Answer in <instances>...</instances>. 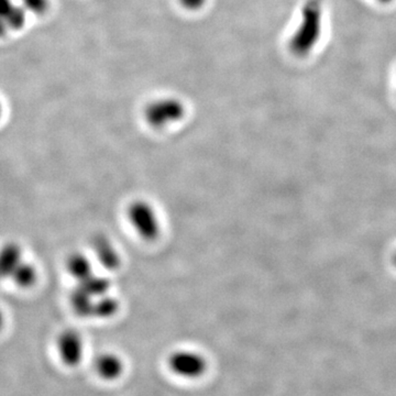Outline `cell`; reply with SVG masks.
I'll use <instances>...</instances> for the list:
<instances>
[{"instance_id":"obj_1","label":"cell","mask_w":396,"mask_h":396,"mask_svg":"<svg viewBox=\"0 0 396 396\" xmlns=\"http://www.w3.org/2000/svg\"><path fill=\"white\" fill-rule=\"evenodd\" d=\"M324 23V0H305L301 8L300 21L287 43L293 57L306 59L314 52L322 40Z\"/></svg>"},{"instance_id":"obj_2","label":"cell","mask_w":396,"mask_h":396,"mask_svg":"<svg viewBox=\"0 0 396 396\" xmlns=\"http://www.w3.org/2000/svg\"><path fill=\"white\" fill-rule=\"evenodd\" d=\"M127 219L132 231L146 243L158 240L161 235V221L158 211L146 199H134L127 207Z\"/></svg>"},{"instance_id":"obj_3","label":"cell","mask_w":396,"mask_h":396,"mask_svg":"<svg viewBox=\"0 0 396 396\" xmlns=\"http://www.w3.org/2000/svg\"><path fill=\"white\" fill-rule=\"evenodd\" d=\"M185 112V106L180 99L165 97L150 103L144 108V117L152 128L164 129L181 122Z\"/></svg>"},{"instance_id":"obj_4","label":"cell","mask_w":396,"mask_h":396,"mask_svg":"<svg viewBox=\"0 0 396 396\" xmlns=\"http://www.w3.org/2000/svg\"><path fill=\"white\" fill-rule=\"evenodd\" d=\"M168 366L176 375L185 379H198L207 371V360L193 350H176L170 354Z\"/></svg>"},{"instance_id":"obj_5","label":"cell","mask_w":396,"mask_h":396,"mask_svg":"<svg viewBox=\"0 0 396 396\" xmlns=\"http://www.w3.org/2000/svg\"><path fill=\"white\" fill-rule=\"evenodd\" d=\"M57 349L61 361L69 368H75L82 362L84 356L82 336L76 330H64L57 337Z\"/></svg>"},{"instance_id":"obj_6","label":"cell","mask_w":396,"mask_h":396,"mask_svg":"<svg viewBox=\"0 0 396 396\" xmlns=\"http://www.w3.org/2000/svg\"><path fill=\"white\" fill-rule=\"evenodd\" d=\"M93 251L97 262L107 271H116L122 267V255L115 243L106 235H97L93 240Z\"/></svg>"},{"instance_id":"obj_7","label":"cell","mask_w":396,"mask_h":396,"mask_svg":"<svg viewBox=\"0 0 396 396\" xmlns=\"http://www.w3.org/2000/svg\"><path fill=\"white\" fill-rule=\"evenodd\" d=\"M124 361L115 354H100L95 361V370L100 378L107 381H114L124 373Z\"/></svg>"},{"instance_id":"obj_8","label":"cell","mask_w":396,"mask_h":396,"mask_svg":"<svg viewBox=\"0 0 396 396\" xmlns=\"http://www.w3.org/2000/svg\"><path fill=\"white\" fill-rule=\"evenodd\" d=\"M67 273L77 283L86 280L87 277L94 274V267L88 255L83 252H73L67 257L65 262Z\"/></svg>"},{"instance_id":"obj_9","label":"cell","mask_w":396,"mask_h":396,"mask_svg":"<svg viewBox=\"0 0 396 396\" xmlns=\"http://www.w3.org/2000/svg\"><path fill=\"white\" fill-rule=\"evenodd\" d=\"M69 305L73 312L81 318H93L96 298L79 286L78 284L69 293Z\"/></svg>"},{"instance_id":"obj_10","label":"cell","mask_w":396,"mask_h":396,"mask_svg":"<svg viewBox=\"0 0 396 396\" xmlns=\"http://www.w3.org/2000/svg\"><path fill=\"white\" fill-rule=\"evenodd\" d=\"M28 11L13 0H1V18L8 29L19 30L27 23Z\"/></svg>"},{"instance_id":"obj_11","label":"cell","mask_w":396,"mask_h":396,"mask_svg":"<svg viewBox=\"0 0 396 396\" xmlns=\"http://www.w3.org/2000/svg\"><path fill=\"white\" fill-rule=\"evenodd\" d=\"M25 261L23 249L18 243H9L4 245L0 255V272L4 277H9L16 269Z\"/></svg>"},{"instance_id":"obj_12","label":"cell","mask_w":396,"mask_h":396,"mask_svg":"<svg viewBox=\"0 0 396 396\" xmlns=\"http://www.w3.org/2000/svg\"><path fill=\"white\" fill-rule=\"evenodd\" d=\"M119 310H120V303L116 297L109 293L104 296L97 297L93 310V318H99V320L112 318L116 316Z\"/></svg>"},{"instance_id":"obj_13","label":"cell","mask_w":396,"mask_h":396,"mask_svg":"<svg viewBox=\"0 0 396 396\" xmlns=\"http://www.w3.org/2000/svg\"><path fill=\"white\" fill-rule=\"evenodd\" d=\"M77 284L82 286L86 292H88L95 298L109 294L110 289H112L110 279L105 276V275L97 274V273H94V274L87 277L86 280L78 282Z\"/></svg>"},{"instance_id":"obj_14","label":"cell","mask_w":396,"mask_h":396,"mask_svg":"<svg viewBox=\"0 0 396 396\" xmlns=\"http://www.w3.org/2000/svg\"><path fill=\"white\" fill-rule=\"evenodd\" d=\"M17 286L20 289H30L35 285L37 281V267L33 263L23 261L19 267L16 269L15 272L10 276Z\"/></svg>"},{"instance_id":"obj_15","label":"cell","mask_w":396,"mask_h":396,"mask_svg":"<svg viewBox=\"0 0 396 396\" xmlns=\"http://www.w3.org/2000/svg\"><path fill=\"white\" fill-rule=\"evenodd\" d=\"M28 13L33 15H43L49 8V0H20Z\"/></svg>"},{"instance_id":"obj_16","label":"cell","mask_w":396,"mask_h":396,"mask_svg":"<svg viewBox=\"0 0 396 396\" xmlns=\"http://www.w3.org/2000/svg\"><path fill=\"white\" fill-rule=\"evenodd\" d=\"M207 0H180V3L187 10H199L205 6Z\"/></svg>"},{"instance_id":"obj_17","label":"cell","mask_w":396,"mask_h":396,"mask_svg":"<svg viewBox=\"0 0 396 396\" xmlns=\"http://www.w3.org/2000/svg\"><path fill=\"white\" fill-rule=\"evenodd\" d=\"M378 3L381 4V5H391L395 0H375Z\"/></svg>"},{"instance_id":"obj_18","label":"cell","mask_w":396,"mask_h":396,"mask_svg":"<svg viewBox=\"0 0 396 396\" xmlns=\"http://www.w3.org/2000/svg\"><path fill=\"white\" fill-rule=\"evenodd\" d=\"M395 263H396V257H395Z\"/></svg>"}]
</instances>
